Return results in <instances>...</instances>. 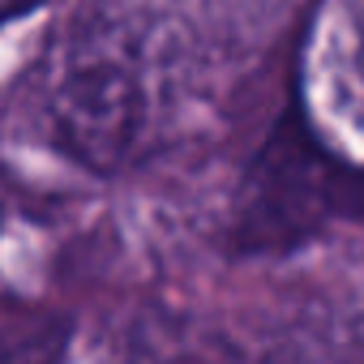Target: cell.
Listing matches in <instances>:
<instances>
[{"label": "cell", "mask_w": 364, "mask_h": 364, "mask_svg": "<svg viewBox=\"0 0 364 364\" xmlns=\"http://www.w3.org/2000/svg\"><path fill=\"white\" fill-rule=\"evenodd\" d=\"M159 73L124 22L77 26L43 82V124L56 150L90 171L129 167L159 124Z\"/></svg>", "instance_id": "obj_1"}, {"label": "cell", "mask_w": 364, "mask_h": 364, "mask_svg": "<svg viewBox=\"0 0 364 364\" xmlns=\"http://www.w3.org/2000/svg\"><path fill=\"white\" fill-rule=\"evenodd\" d=\"M347 171L313 146L300 124H283L262 150L245 202H240V245L245 249H287L304 240L326 215L347 210Z\"/></svg>", "instance_id": "obj_2"}, {"label": "cell", "mask_w": 364, "mask_h": 364, "mask_svg": "<svg viewBox=\"0 0 364 364\" xmlns=\"http://www.w3.org/2000/svg\"><path fill=\"white\" fill-rule=\"evenodd\" d=\"M56 355H60V334L56 330L0 338V364H56Z\"/></svg>", "instance_id": "obj_3"}, {"label": "cell", "mask_w": 364, "mask_h": 364, "mask_svg": "<svg viewBox=\"0 0 364 364\" xmlns=\"http://www.w3.org/2000/svg\"><path fill=\"white\" fill-rule=\"evenodd\" d=\"M39 0H0V26L5 22H14V18H22L26 9H35Z\"/></svg>", "instance_id": "obj_4"}]
</instances>
